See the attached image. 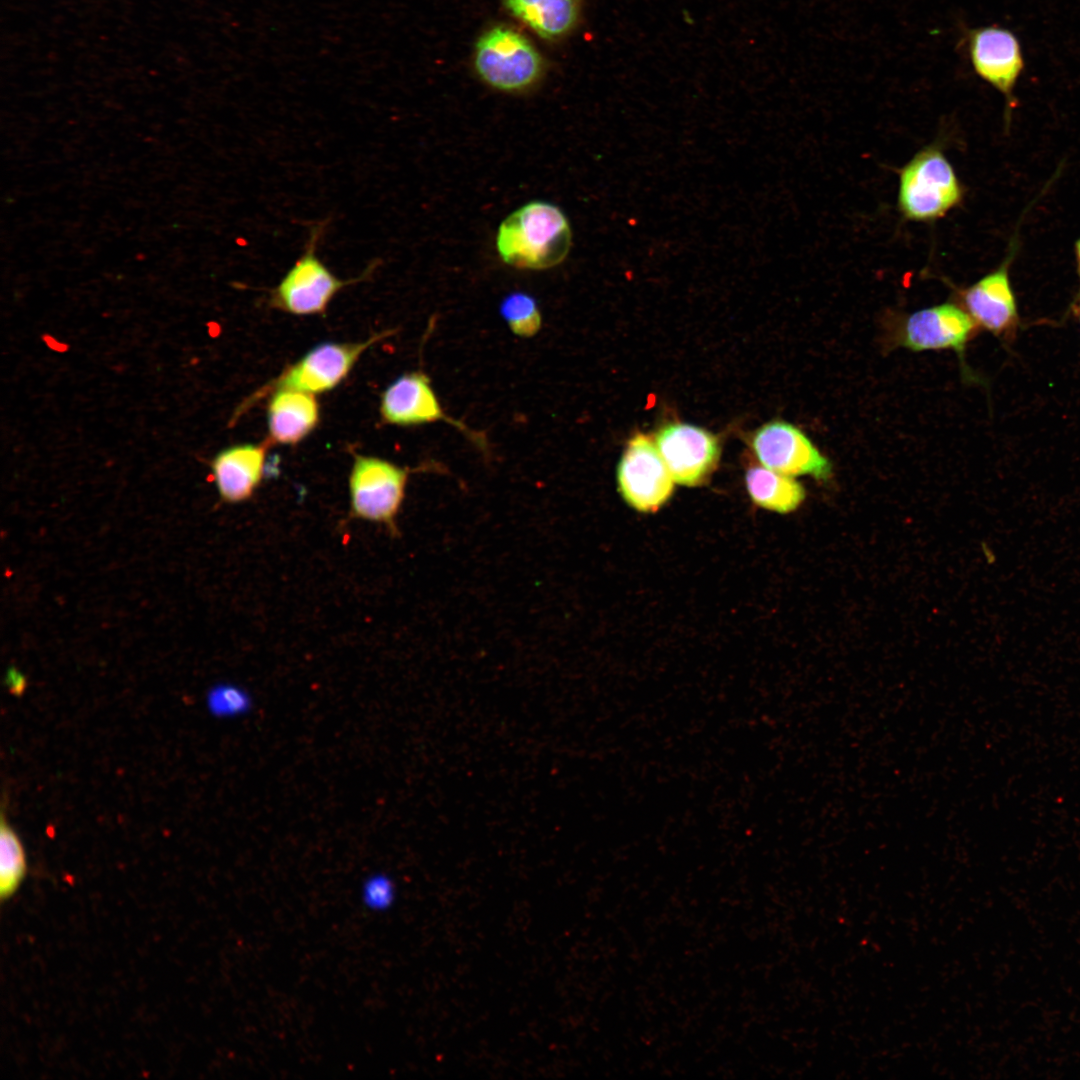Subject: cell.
Masks as SVG:
<instances>
[{
  "instance_id": "6da1fadb",
  "label": "cell",
  "mask_w": 1080,
  "mask_h": 1080,
  "mask_svg": "<svg viewBox=\"0 0 1080 1080\" xmlns=\"http://www.w3.org/2000/svg\"><path fill=\"white\" fill-rule=\"evenodd\" d=\"M572 231L564 213L555 205L529 202L500 224L496 236L498 254L506 264L541 270L560 264L568 255Z\"/></svg>"
},
{
  "instance_id": "7a4b0ae2",
  "label": "cell",
  "mask_w": 1080,
  "mask_h": 1080,
  "mask_svg": "<svg viewBox=\"0 0 1080 1080\" xmlns=\"http://www.w3.org/2000/svg\"><path fill=\"white\" fill-rule=\"evenodd\" d=\"M391 334L393 330H386L362 341H327L314 346L277 377L248 396L237 408L233 418L239 419L260 400L278 390H297L316 395L336 388L349 375L366 350Z\"/></svg>"
},
{
  "instance_id": "3957f363",
  "label": "cell",
  "mask_w": 1080,
  "mask_h": 1080,
  "mask_svg": "<svg viewBox=\"0 0 1080 1080\" xmlns=\"http://www.w3.org/2000/svg\"><path fill=\"white\" fill-rule=\"evenodd\" d=\"M326 226L327 220L311 226L302 254L270 290L269 304L273 308L295 316L322 315L340 291L368 279L375 271L376 261L358 277H337L316 253Z\"/></svg>"
},
{
  "instance_id": "277c9868",
  "label": "cell",
  "mask_w": 1080,
  "mask_h": 1080,
  "mask_svg": "<svg viewBox=\"0 0 1080 1080\" xmlns=\"http://www.w3.org/2000/svg\"><path fill=\"white\" fill-rule=\"evenodd\" d=\"M409 474L408 468L389 460L355 454L348 477L350 515L398 534L397 517Z\"/></svg>"
},
{
  "instance_id": "5b68a950",
  "label": "cell",
  "mask_w": 1080,
  "mask_h": 1080,
  "mask_svg": "<svg viewBox=\"0 0 1080 1080\" xmlns=\"http://www.w3.org/2000/svg\"><path fill=\"white\" fill-rule=\"evenodd\" d=\"M962 199L956 173L935 147L919 152L900 174L898 205L902 214L914 221L943 217Z\"/></svg>"
},
{
  "instance_id": "8992f818",
  "label": "cell",
  "mask_w": 1080,
  "mask_h": 1080,
  "mask_svg": "<svg viewBox=\"0 0 1080 1080\" xmlns=\"http://www.w3.org/2000/svg\"><path fill=\"white\" fill-rule=\"evenodd\" d=\"M474 67L491 87L513 92L532 86L542 73L543 63L538 51L522 34L497 26L479 38Z\"/></svg>"
},
{
  "instance_id": "52a82bcc",
  "label": "cell",
  "mask_w": 1080,
  "mask_h": 1080,
  "mask_svg": "<svg viewBox=\"0 0 1080 1080\" xmlns=\"http://www.w3.org/2000/svg\"><path fill=\"white\" fill-rule=\"evenodd\" d=\"M674 483L655 442L642 433L630 438L617 466L624 501L638 512H656L671 497Z\"/></svg>"
},
{
  "instance_id": "ba28073f",
  "label": "cell",
  "mask_w": 1080,
  "mask_h": 1080,
  "mask_svg": "<svg viewBox=\"0 0 1080 1080\" xmlns=\"http://www.w3.org/2000/svg\"><path fill=\"white\" fill-rule=\"evenodd\" d=\"M965 46L975 74L1012 105L1014 89L1025 69L1023 48L1017 35L996 24L980 26L965 32Z\"/></svg>"
},
{
  "instance_id": "9c48e42d",
  "label": "cell",
  "mask_w": 1080,
  "mask_h": 1080,
  "mask_svg": "<svg viewBox=\"0 0 1080 1080\" xmlns=\"http://www.w3.org/2000/svg\"><path fill=\"white\" fill-rule=\"evenodd\" d=\"M977 325L953 303H943L909 314L896 323L892 344L913 352L954 350L963 359Z\"/></svg>"
},
{
  "instance_id": "30bf717a",
  "label": "cell",
  "mask_w": 1080,
  "mask_h": 1080,
  "mask_svg": "<svg viewBox=\"0 0 1080 1080\" xmlns=\"http://www.w3.org/2000/svg\"><path fill=\"white\" fill-rule=\"evenodd\" d=\"M752 448L763 466L778 473L810 476L823 482L832 477L830 460L788 422L775 420L760 427L752 437Z\"/></svg>"
},
{
  "instance_id": "8fae6325",
  "label": "cell",
  "mask_w": 1080,
  "mask_h": 1080,
  "mask_svg": "<svg viewBox=\"0 0 1080 1080\" xmlns=\"http://www.w3.org/2000/svg\"><path fill=\"white\" fill-rule=\"evenodd\" d=\"M654 442L675 483L701 486L718 466L719 441L703 428L669 423L657 431Z\"/></svg>"
},
{
  "instance_id": "7c38bea8",
  "label": "cell",
  "mask_w": 1080,
  "mask_h": 1080,
  "mask_svg": "<svg viewBox=\"0 0 1080 1080\" xmlns=\"http://www.w3.org/2000/svg\"><path fill=\"white\" fill-rule=\"evenodd\" d=\"M379 413L383 423L401 427L443 421L478 445L485 443L479 434L445 413L429 377L420 370L404 373L386 387L381 394Z\"/></svg>"
},
{
  "instance_id": "4fadbf2b",
  "label": "cell",
  "mask_w": 1080,
  "mask_h": 1080,
  "mask_svg": "<svg viewBox=\"0 0 1080 1080\" xmlns=\"http://www.w3.org/2000/svg\"><path fill=\"white\" fill-rule=\"evenodd\" d=\"M1008 267L1007 259L996 270L960 292L962 308L977 327L997 337L1011 336L1019 320Z\"/></svg>"
},
{
  "instance_id": "5bb4252c",
  "label": "cell",
  "mask_w": 1080,
  "mask_h": 1080,
  "mask_svg": "<svg viewBox=\"0 0 1080 1080\" xmlns=\"http://www.w3.org/2000/svg\"><path fill=\"white\" fill-rule=\"evenodd\" d=\"M271 442L241 443L220 450L210 462L212 480L227 504L249 500L261 485Z\"/></svg>"
},
{
  "instance_id": "9a60e30c",
  "label": "cell",
  "mask_w": 1080,
  "mask_h": 1080,
  "mask_svg": "<svg viewBox=\"0 0 1080 1080\" xmlns=\"http://www.w3.org/2000/svg\"><path fill=\"white\" fill-rule=\"evenodd\" d=\"M319 421L320 406L314 394L285 389L269 396L267 427L271 444H298L315 430Z\"/></svg>"
},
{
  "instance_id": "2e32d148",
  "label": "cell",
  "mask_w": 1080,
  "mask_h": 1080,
  "mask_svg": "<svg viewBox=\"0 0 1080 1080\" xmlns=\"http://www.w3.org/2000/svg\"><path fill=\"white\" fill-rule=\"evenodd\" d=\"M507 10L545 39L570 32L580 13L579 0H503Z\"/></svg>"
},
{
  "instance_id": "e0dca14e",
  "label": "cell",
  "mask_w": 1080,
  "mask_h": 1080,
  "mask_svg": "<svg viewBox=\"0 0 1080 1080\" xmlns=\"http://www.w3.org/2000/svg\"><path fill=\"white\" fill-rule=\"evenodd\" d=\"M747 491L752 501L767 510L786 514L804 501V487L793 477L765 466H753L746 473Z\"/></svg>"
},
{
  "instance_id": "ac0fdd59",
  "label": "cell",
  "mask_w": 1080,
  "mask_h": 1080,
  "mask_svg": "<svg viewBox=\"0 0 1080 1080\" xmlns=\"http://www.w3.org/2000/svg\"><path fill=\"white\" fill-rule=\"evenodd\" d=\"M0 895L2 899L11 897L26 873V858L22 843L6 822L4 815L0 828Z\"/></svg>"
},
{
  "instance_id": "d6986e66",
  "label": "cell",
  "mask_w": 1080,
  "mask_h": 1080,
  "mask_svg": "<svg viewBox=\"0 0 1080 1080\" xmlns=\"http://www.w3.org/2000/svg\"><path fill=\"white\" fill-rule=\"evenodd\" d=\"M500 313L510 330L520 337H532L542 326V316L536 300L523 292L506 296Z\"/></svg>"
},
{
  "instance_id": "ffe728a7",
  "label": "cell",
  "mask_w": 1080,
  "mask_h": 1080,
  "mask_svg": "<svg viewBox=\"0 0 1080 1080\" xmlns=\"http://www.w3.org/2000/svg\"><path fill=\"white\" fill-rule=\"evenodd\" d=\"M253 698L244 687L223 682L215 684L206 695V706L211 715L220 719H236L249 714Z\"/></svg>"
},
{
  "instance_id": "44dd1931",
  "label": "cell",
  "mask_w": 1080,
  "mask_h": 1080,
  "mask_svg": "<svg viewBox=\"0 0 1080 1080\" xmlns=\"http://www.w3.org/2000/svg\"><path fill=\"white\" fill-rule=\"evenodd\" d=\"M361 898L364 905L371 910H387L396 898L393 879L383 872L369 874L362 883Z\"/></svg>"
},
{
  "instance_id": "7402d4cb",
  "label": "cell",
  "mask_w": 1080,
  "mask_h": 1080,
  "mask_svg": "<svg viewBox=\"0 0 1080 1080\" xmlns=\"http://www.w3.org/2000/svg\"><path fill=\"white\" fill-rule=\"evenodd\" d=\"M5 680L12 693L19 695L24 691L26 681L17 669L10 668L6 673Z\"/></svg>"
},
{
  "instance_id": "603a6c76",
  "label": "cell",
  "mask_w": 1080,
  "mask_h": 1080,
  "mask_svg": "<svg viewBox=\"0 0 1080 1080\" xmlns=\"http://www.w3.org/2000/svg\"><path fill=\"white\" fill-rule=\"evenodd\" d=\"M1075 254H1076V260H1077L1078 273H1079V276H1080V239L1076 242Z\"/></svg>"
},
{
  "instance_id": "cb8c5ba5",
  "label": "cell",
  "mask_w": 1080,
  "mask_h": 1080,
  "mask_svg": "<svg viewBox=\"0 0 1080 1080\" xmlns=\"http://www.w3.org/2000/svg\"><path fill=\"white\" fill-rule=\"evenodd\" d=\"M1079 312H1080V308H1079ZM1079 319H1080V316H1079Z\"/></svg>"
}]
</instances>
